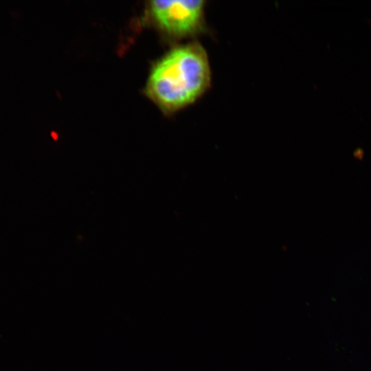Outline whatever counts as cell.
<instances>
[{"label":"cell","mask_w":371,"mask_h":371,"mask_svg":"<svg viewBox=\"0 0 371 371\" xmlns=\"http://www.w3.org/2000/svg\"><path fill=\"white\" fill-rule=\"evenodd\" d=\"M204 0L154 1L153 18L158 27L175 38H193L207 30Z\"/></svg>","instance_id":"2"},{"label":"cell","mask_w":371,"mask_h":371,"mask_svg":"<svg viewBox=\"0 0 371 371\" xmlns=\"http://www.w3.org/2000/svg\"><path fill=\"white\" fill-rule=\"evenodd\" d=\"M207 51L197 41L176 46L153 67L147 95L166 113H172L199 100L211 87Z\"/></svg>","instance_id":"1"}]
</instances>
